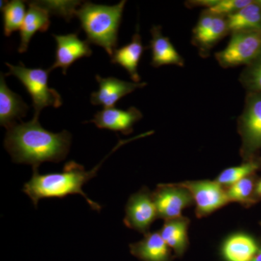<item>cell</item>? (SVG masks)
Masks as SVG:
<instances>
[{
    "label": "cell",
    "mask_w": 261,
    "mask_h": 261,
    "mask_svg": "<svg viewBox=\"0 0 261 261\" xmlns=\"http://www.w3.org/2000/svg\"><path fill=\"white\" fill-rule=\"evenodd\" d=\"M257 251L255 240L243 233L230 237L223 247V253L227 261H252Z\"/></svg>",
    "instance_id": "d6986e66"
},
{
    "label": "cell",
    "mask_w": 261,
    "mask_h": 261,
    "mask_svg": "<svg viewBox=\"0 0 261 261\" xmlns=\"http://www.w3.org/2000/svg\"><path fill=\"white\" fill-rule=\"evenodd\" d=\"M140 34V28L137 25V31L132 37V42L123 47L115 49L111 56V63L118 64L128 72L132 80L136 83H140L141 79L138 73V65L145 49Z\"/></svg>",
    "instance_id": "9a60e30c"
},
{
    "label": "cell",
    "mask_w": 261,
    "mask_h": 261,
    "mask_svg": "<svg viewBox=\"0 0 261 261\" xmlns=\"http://www.w3.org/2000/svg\"><path fill=\"white\" fill-rule=\"evenodd\" d=\"M130 252L143 261H168L170 247L160 232L146 233L145 238L130 245Z\"/></svg>",
    "instance_id": "e0dca14e"
},
{
    "label": "cell",
    "mask_w": 261,
    "mask_h": 261,
    "mask_svg": "<svg viewBox=\"0 0 261 261\" xmlns=\"http://www.w3.org/2000/svg\"><path fill=\"white\" fill-rule=\"evenodd\" d=\"M250 0H219L212 8L206 9L213 14L227 17L250 4Z\"/></svg>",
    "instance_id": "484cf974"
},
{
    "label": "cell",
    "mask_w": 261,
    "mask_h": 261,
    "mask_svg": "<svg viewBox=\"0 0 261 261\" xmlns=\"http://www.w3.org/2000/svg\"><path fill=\"white\" fill-rule=\"evenodd\" d=\"M4 140L13 162L24 163L38 169L44 162L59 163L69 152L71 135L68 130L53 133L44 129L39 118L8 128Z\"/></svg>",
    "instance_id": "6da1fadb"
},
{
    "label": "cell",
    "mask_w": 261,
    "mask_h": 261,
    "mask_svg": "<svg viewBox=\"0 0 261 261\" xmlns=\"http://www.w3.org/2000/svg\"><path fill=\"white\" fill-rule=\"evenodd\" d=\"M158 216L153 197L148 190H142L128 199L123 222L127 227L139 232L147 233Z\"/></svg>",
    "instance_id": "ba28073f"
},
{
    "label": "cell",
    "mask_w": 261,
    "mask_h": 261,
    "mask_svg": "<svg viewBox=\"0 0 261 261\" xmlns=\"http://www.w3.org/2000/svg\"><path fill=\"white\" fill-rule=\"evenodd\" d=\"M257 168V163L249 162L239 166L228 168L220 173L216 182L220 185L231 186L244 178L249 177Z\"/></svg>",
    "instance_id": "603a6c76"
},
{
    "label": "cell",
    "mask_w": 261,
    "mask_h": 261,
    "mask_svg": "<svg viewBox=\"0 0 261 261\" xmlns=\"http://www.w3.org/2000/svg\"><path fill=\"white\" fill-rule=\"evenodd\" d=\"M214 17V14L211 13L208 10H205L202 11L198 21L193 29L192 42L196 47H197L205 38L206 34L208 32L212 24Z\"/></svg>",
    "instance_id": "83f0119b"
},
{
    "label": "cell",
    "mask_w": 261,
    "mask_h": 261,
    "mask_svg": "<svg viewBox=\"0 0 261 261\" xmlns=\"http://www.w3.org/2000/svg\"><path fill=\"white\" fill-rule=\"evenodd\" d=\"M126 3L123 0L108 6L87 2L75 12L87 34V42L104 48L111 57L118 44V30Z\"/></svg>",
    "instance_id": "3957f363"
},
{
    "label": "cell",
    "mask_w": 261,
    "mask_h": 261,
    "mask_svg": "<svg viewBox=\"0 0 261 261\" xmlns=\"http://www.w3.org/2000/svg\"><path fill=\"white\" fill-rule=\"evenodd\" d=\"M142 117L140 110L135 107H130L126 111L115 107L106 108L98 111L93 119L85 123H93L97 128H106L128 135L133 132L135 123L142 119Z\"/></svg>",
    "instance_id": "8fae6325"
},
{
    "label": "cell",
    "mask_w": 261,
    "mask_h": 261,
    "mask_svg": "<svg viewBox=\"0 0 261 261\" xmlns=\"http://www.w3.org/2000/svg\"><path fill=\"white\" fill-rule=\"evenodd\" d=\"M228 32L261 31V8L256 1L226 17Z\"/></svg>",
    "instance_id": "ac0fdd59"
},
{
    "label": "cell",
    "mask_w": 261,
    "mask_h": 261,
    "mask_svg": "<svg viewBox=\"0 0 261 261\" xmlns=\"http://www.w3.org/2000/svg\"><path fill=\"white\" fill-rule=\"evenodd\" d=\"M261 51V31L231 34V39L223 50L216 53L218 63L222 68L248 65Z\"/></svg>",
    "instance_id": "5b68a950"
},
{
    "label": "cell",
    "mask_w": 261,
    "mask_h": 261,
    "mask_svg": "<svg viewBox=\"0 0 261 261\" xmlns=\"http://www.w3.org/2000/svg\"><path fill=\"white\" fill-rule=\"evenodd\" d=\"M49 10L40 2H32L25 15L23 25L20 30V43L18 51L25 53L28 49L29 42L36 33L47 32L50 25Z\"/></svg>",
    "instance_id": "4fadbf2b"
},
{
    "label": "cell",
    "mask_w": 261,
    "mask_h": 261,
    "mask_svg": "<svg viewBox=\"0 0 261 261\" xmlns=\"http://www.w3.org/2000/svg\"><path fill=\"white\" fill-rule=\"evenodd\" d=\"M188 222L183 218L167 220L160 233L170 248L181 254L186 248Z\"/></svg>",
    "instance_id": "ffe728a7"
},
{
    "label": "cell",
    "mask_w": 261,
    "mask_h": 261,
    "mask_svg": "<svg viewBox=\"0 0 261 261\" xmlns=\"http://www.w3.org/2000/svg\"><path fill=\"white\" fill-rule=\"evenodd\" d=\"M240 130L245 153L261 148V93L250 92L247 95L240 118Z\"/></svg>",
    "instance_id": "52a82bcc"
},
{
    "label": "cell",
    "mask_w": 261,
    "mask_h": 261,
    "mask_svg": "<svg viewBox=\"0 0 261 261\" xmlns=\"http://www.w3.org/2000/svg\"><path fill=\"white\" fill-rule=\"evenodd\" d=\"M152 39L149 48L152 51L151 65L159 68L165 65H175L179 67L185 65V61L176 51L169 38L163 35L161 27L154 25L150 31Z\"/></svg>",
    "instance_id": "2e32d148"
},
{
    "label": "cell",
    "mask_w": 261,
    "mask_h": 261,
    "mask_svg": "<svg viewBox=\"0 0 261 261\" xmlns=\"http://www.w3.org/2000/svg\"><path fill=\"white\" fill-rule=\"evenodd\" d=\"M177 185L190 192L197 206V214L201 217L214 212L230 202L227 192L216 181H189Z\"/></svg>",
    "instance_id": "8992f818"
},
{
    "label": "cell",
    "mask_w": 261,
    "mask_h": 261,
    "mask_svg": "<svg viewBox=\"0 0 261 261\" xmlns=\"http://www.w3.org/2000/svg\"><path fill=\"white\" fill-rule=\"evenodd\" d=\"M29 106L22 98L10 90L5 82L4 75L0 78V124L7 129L16 124L27 114Z\"/></svg>",
    "instance_id": "5bb4252c"
},
{
    "label": "cell",
    "mask_w": 261,
    "mask_h": 261,
    "mask_svg": "<svg viewBox=\"0 0 261 261\" xmlns=\"http://www.w3.org/2000/svg\"><path fill=\"white\" fill-rule=\"evenodd\" d=\"M256 2H257V4L260 5V8H261V0H258V1H256Z\"/></svg>",
    "instance_id": "1f68e13d"
},
{
    "label": "cell",
    "mask_w": 261,
    "mask_h": 261,
    "mask_svg": "<svg viewBox=\"0 0 261 261\" xmlns=\"http://www.w3.org/2000/svg\"><path fill=\"white\" fill-rule=\"evenodd\" d=\"M1 10L3 12L4 33L6 37H10L13 32L21 29L27 12L23 1H1Z\"/></svg>",
    "instance_id": "44dd1931"
},
{
    "label": "cell",
    "mask_w": 261,
    "mask_h": 261,
    "mask_svg": "<svg viewBox=\"0 0 261 261\" xmlns=\"http://www.w3.org/2000/svg\"><path fill=\"white\" fill-rule=\"evenodd\" d=\"M95 78L99 84V89L97 92H92L91 94L90 102L94 106H103L105 108L115 107L116 103L122 97L147 85L145 82H125L114 77L102 78L96 75Z\"/></svg>",
    "instance_id": "7c38bea8"
},
{
    "label": "cell",
    "mask_w": 261,
    "mask_h": 261,
    "mask_svg": "<svg viewBox=\"0 0 261 261\" xmlns=\"http://www.w3.org/2000/svg\"><path fill=\"white\" fill-rule=\"evenodd\" d=\"M226 17L214 15V20L203 40L197 46L201 56H207L211 48L228 34Z\"/></svg>",
    "instance_id": "7402d4cb"
},
{
    "label": "cell",
    "mask_w": 261,
    "mask_h": 261,
    "mask_svg": "<svg viewBox=\"0 0 261 261\" xmlns=\"http://www.w3.org/2000/svg\"><path fill=\"white\" fill-rule=\"evenodd\" d=\"M5 64L9 68V73L6 75L16 77L30 94L34 109V118H39L44 108L49 106L58 108L63 105L61 94L48 86V76L51 72L49 68L33 69L25 68L22 63L19 65H13L8 63Z\"/></svg>",
    "instance_id": "277c9868"
},
{
    "label": "cell",
    "mask_w": 261,
    "mask_h": 261,
    "mask_svg": "<svg viewBox=\"0 0 261 261\" xmlns=\"http://www.w3.org/2000/svg\"><path fill=\"white\" fill-rule=\"evenodd\" d=\"M144 137H145V134L129 140H120L111 153L91 171H86L82 165L75 161L65 163L63 171L60 173L40 174L38 169H33L32 177L24 185L22 191L30 197L34 207H37L42 199L64 198L68 195H81L85 198L92 210L99 212L102 206L87 197L83 192L84 185L97 176L98 170L110 154L127 142Z\"/></svg>",
    "instance_id": "7a4b0ae2"
},
{
    "label": "cell",
    "mask_w": 261,
    "mask_h": 261,
    "mask_svg": "<svg viewBox=\"0 0 261 261\" xmlns=\"http://www.w3.org/2000/svg\"><path fill=\"white\" fill-rule=\"evenodd\" d=\"M240 81L250 92L261 93V51L253 61L247 65Z\"/></svg>",
    "instance_id": "cb8c5ba5"
},
{
    "label": "cell",
    "mask_w": 261,
    "mask_h": 261,
    "mask_svg": "<svg viewBox=\"0 0 261 261\" xmlns=\"http://www.w3.org/2000/svg\"><path fill=\"white\" fill-rule=\"evenodd\" d=\"M41 4L53 14L61 15L65 20H69L75 15V7L80 2H40Z\"/></svg>",
    "instance_id": "4316f807"
},
{
    "label": "cell",
    "mask_w": 261,
    "mask_h": 261,
    "mask_svg": "<svg viewBox=\"0 0 261 261\" xmlns=\"http://www.w3.org/2000/svg\"><path fill=\"white\" fill-rule=\"evenodd\" d=\"M255 192H256L257 195L261 196V180L257 184L256 187H255Z\"/></svg>",
    "instance_id": "f546056e"
},
{
    "label": "cell",
    "mask_w": 261,
    "mask_h": 261,
    "mask_svg": "<svg viewBox=\"0 0 261 261\" xmlns=\"http://www.w3.org/2000/svg\"><path fill=\"white\" fill-rule=\"evenodd\" d=\"M53 36L57 42V49L56 61L49 68L50 71L57 68H61L63 74L65 75L70 65L75 61L92 56V51L89 47V43L87 41L81 40L78 33L60 36L53 34Z\"/></svg>",
    "instance_id": "30bf717a"
},
{
    "label": "cell",
    "mask_w": 261,
    "mask_h": 261,
    "mask_svg": "<svg viewBox=\"0 0 261 261\" xmlns=\"http://www.w3.org/2000/svg\"><path fill=\"white\" fill-rule=\"evenodd\" d=\"M219 0H195V1L189 2V7H204L206 9L214 7Z\"/></svg>",
    "instance_id": "f1b7e54d"
},
{
    "label": "cell",
    "mask_w": 261,
    "mask_h": 261,
    "mask_svg": "<svg viewBox=\"0 0 261 261\" xmlns=\"http://www.w3.org/2000/svg\"><path fill=\"white\" fill-rule=\"evenodd\" d=\"M152 197L159 217L166 221L181 218L182 211L193 201L190 192L176 184L159 185Z\"/></svg>",
    "instance_id": "9c48e42d"
},
{
    "label": "cell",
    "mask_w": 261,
    "mask_h": 261,
    "mask_svg": "<svg viewBox=\"0 0 261 261\" xmlns=\"http://www.w3.org/2000/svg\"><path fill=\"white\" fill-rule=\"evenodd\" d=\"M254 184L250 177H247L237 182L229 187L227 195L229 201L247 202L253 192Z\"/></svg>",
    "instance_id": "d4e9b609"
},
{
    "label": "cell",
    "mask_w": 261,
    "mask_h": 261,
    "mask_svg": "<svg viewBox=\"0 0 261 261\" xmlns=\"http://www.w3.org/2000/svg\"><path fill=\"white\" fill-rule=\"evenodd\" d=\"M252 261H261V249L258 250L256 255H255V256L254 257V258L252 259Z\"/></svg>",
    "instance_id": "4dcf8cb0"
}]
</instances>
